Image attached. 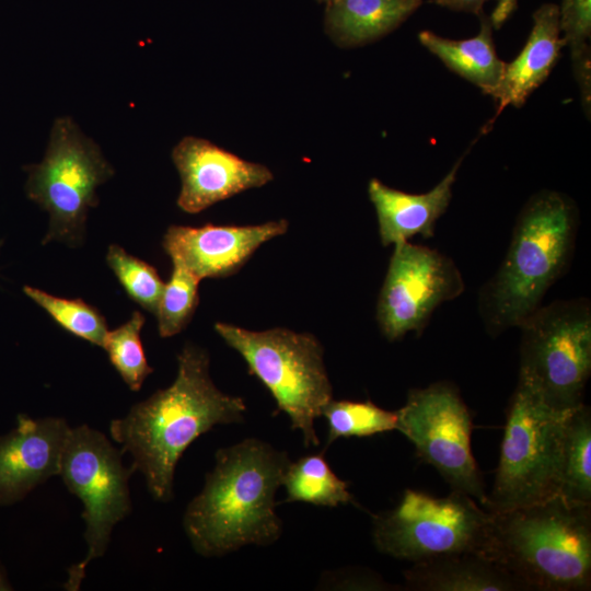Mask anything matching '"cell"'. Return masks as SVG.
<instances>
[{"mask_svg":"<svg viewBox=\"0 0 591 591\" xmlns=\"http://www.w3.org/2000/svg\"><path fill=\"white\" fill-rule=\"evenodd\" d=\"M182 181L177 206L197 213L233 195L273 181L271 171L250 162L209 140L183 138L172 151Z\"/></svg>","mask_w":591,"mask_h":591,"instance_id":"obj_13","label":"cell"},{"mask_svg":"<svg viewBox=\"0 0 591 591\" xmlns=\"http://www.w3.org/2000/svg\"><path fill=\"white\" fill-rule=\"evenodd\" d=\"M396 430L415 447L453 490L486 503L485 485L471 449L472 417L457 389L439 381L413 389L396 410Z\"/></svg>","mask_w":591,"mask_h":591,"instance_id":"obj_11","label":"cell"},{"mask_svg":"<svg viewBox=\"0 0 591 591\" xmlns=\"http://www.w3.org/2000/svg\"><path fill=\"white\" fill-rule=\"evenodd\" d=\"M70 428L60 417L18 415L16 427L0 437V507L23 500L59 475Z\"/></svg>","mask_w":591,"mask_h":591,"instance_id":"obj_15","label":"cell"},{"mask_svg":"<svg viewBox=\"0 0 591 591\" xmlns=\"http://www.w3.org/2000/svg\"><path fill=\"white\" fill-rule=\"evenodd\" d=\"M462 155L449 173L429 192L409 194L372 178L368 195L375 209L379 235L383 246L395 245L421 235L433 236L436 223L447 211L452 199Z\"/></svg>","mask_w":591,"mask_h":591,"instance_id":"obj_16","label":"cell"},{"mask_svg":"<svg viewBox=\"0 0 591 591\" xmlns=\"http://www.w3.org/2000/svg\"><path fill=\"white\" fill-rule=\"evenodd\" d=\"M174 382L135 404L109 422V433L123 453L131 455L148 491L157 501L174 497L176 465L185 450L217 425L244 421L246 404L220 391L209 373L207 351L186 344L177 357Z\"/></svg>","mask_w":591,"mask_h":591,"instance_id":"obj_1","label":"cell"},{"mask_svg":"<svg viewBox=\"0 0 591 591\" xmlns=\"http://www.w3.org/2000/svg\"><path fill=\"white\" fill-rule=\"evenodd\" d=\"M287 230L285 219L255 225H171L162 245L172 264L199 280L224 278L241 269L262 244Z\"/></svg>","mask_w":591,"mask_h":591,"instance_id":"obj_14","label":"cell"},{"mask_svg":"<svg viewBox=\"0 0 591 591\" xmlns=\"http://www.w3.org/2000/svg\"><path fill=\"white\" fill-rule=\"evenodd\" d=\"M482 13L480 28L474 37L454 40L422 31L418 34V39L447 68L489 95L501 77L505 62L499 59L495 49L490 19Z\"/></svg>","mask_w":591,"mask_h":591,"instance_id":"obj_20","label":"cell"},{"mask_svg":"<svg viewBox=\"0 0 591 591\" xmlns=\"http://www.w3.org/2000/svg\"><path fill=\"white\" fill-rule=\"evenodd\" d=\"M491 514L487 556L525 590H590L591 505L556 495Z\"/></svg>","mask_w":591,"mask_h":591,"instance_id":"obj_4","label":"cell"},{"mask_svg":"<svg viewBox=\"0 0 591 591\" xmlns=\"http://www.w3.org/2000/svg\"><path fill=\"white\" fill-rule=\"evenodd\" d=\"M569 412L551 408L518 381L507 410L494 487L484 505L487 511L500 513L558 495V449Z\"/></svg>","mask_w":591,"mask_h":591,"instance_id":"obj_8","label":"cell"},{"mask_svg":"<svg viewBox=\"0 0 591 591\" xmlns=\"http://www.w3.org/2000/svg\"><path fill=\"white\" fill-rule=\"evenodd\" d=\"M518 328V381L555 410L582 405L591 373L590 300L581 297L541 304Z\"/></svg>","mask_w":591,"mask_h":591,"instance_id":"obj_6","label":"cell"},{"mask_svg":"<svg viewBox=\"0 0 591 591\" xmlns=\"http://www.w3.org/2000/svg\"><path fill=\"white\" fill-rule=\"evenodd\" d=\"M24 293L68 333L95 346H104L108 333L104 316L81 299H63L25 286Z\"/></svg>","mask_w":591,"mask_h":591,"instance_id":"obj_24","label":"cell"},{"mask_svg":"<svg viewBox=\"0 0 591 591\" xmlns=\"http://www.w3.org/2000/svg\"><path fill=\"white\" fill-rule=\"evenodd\" d=\"M579 228V209L566 194L542 189L520 210L507 253L478 293L486 332L496 337L520 324L568 270Z\"/></svg>","mask_w":591,"mask_h":591,"instance_id":"obj_3","label":"cell"},{"mask_svg":"<svg viewBox=\"0 0 591 591\" xmlns=\"http://www.w3.org/2000/svg\"><path fill=\"white\" fill-rule=\"evenodd\" d=\"M558 23L571 57L590 50L587 42L591 36V0H561Z\"/></svg>","mask_w":591,"mask_h":591,"instance_id":"obj_28","label":"cell"},{"mask_svg":"<svg viewBox=\"0 0 591 591\" xmlns=\"http://www.w3.org/2000/svg\"><path fill=\"white\" fill-rule=\"evenodd\" d=\"M420 5L421 0H332L324 26L337 46H362L397 28Z\"/></svg>","mask_w":591,"mask_h":591,"instance_id":"obj_19","label":"cell"},{"mask_svg":"<svg viewBox=\"0 0 591 591\" xmlns=\"http://www.w3.org/2000/svg\"><path fill=\"white\" fill-rule=\"evenodd\" d=\"M414 591H522L524 586L493 559L457 554L416 563L404 571Z\"/></svg>","mask_w":591,"mask_h":591,"instance_id":"obj_18","label":"cell"},{"mask_svg":"<svg viewBox=\"0 0 591 591\" xmlns=\"http://www.w3.org/2000/svg\"><path fill=\"white\" fill-rule=\"evenodd\" d=\"M106 260L128 297L155 314L164 288L157 269L116 244L108 247Z\"/></svg>","mask_w":591,"mask_h":591,"instance_id":"obj_27","label":"cell"},{"mask_svg":"<svg viewBox=\"0 0 591 591\" xmlns=\"http://www.w3.org/2000/svg\"><path fill=\"white\" fill-rule=\"evenodd\" d=\"M327 422L328 447L338 438L369 437L396 429L397 413L371 401H329L322 409Z\"/></svg>","mask_w":591,"mask_h":591,"instance_id":"obj_23","label":"cell"},{"mask_svg":"<svg viewBox=\"0 0 591 591\" xmlns=\"http://www.w3.org/2000/svg\"><path fill=\"white\" fill-rule=\"evenodd\" d=\"M436 4L456 11L480 14L488 0H433Z\"/></svg>","mask_w":591,"mask_h":591,"instance_id":"obj_29","label":"cell"},{"mask_svg":"<svg viewBox=\"0 0 591 591\" xmlns=\"http://www.w3.org/2000/svg\"><path fill=\"white\" fill-rule=\"evenodd\" d=\"M493 514L453 490L433 497L406 489L391 510L373 515V542L383 554L413 564L457 554L486 557Z\"/></svg>","mask_w":591,"mask_h":591,"instance_id":"obj_7","label":"cell"},{"mask_svg":"<svg viewBox=\"0 0 591 591\" xmlns=\"http://www.w3.org/2000/svg\"><path fill=\"white\" fill-rule=\"evenodd\" d=\"M215 459L183 518L194 551L220 557L245 545L275 543L282 533L275 496L291 463L288 453L247 438L219 449Z\"/></svg>","mask_w":591,"mask_h":591,"instance_id":"obj_2","label":"cell"},{"mask_svg":"<svg viewBox=\"0 0 591 591\" xmlns=\"http://www.w3.org/2000/svg\"><path fill=\"white\" fill-rule=\"evenodd\" d=\"M557 479L558 495L563 498L591 505V412L584 403L564 419Z\"/></svg>","mask_w":591,"mask_h":591,"instance_id":"obj_21","label":"cell"},{"mask_svg":"<svg viewBox=\"0 0 591 591\" xmlns=\"http://www.w3.org/2000/svg\"><path fill=\"white\" fill-rule=\"evenodd\" d=\"M316 1L323 2V3H327V2H329V1H332V0H316Z\"/></svg>","mask_w":591,"mask_h":591,"instance_id":"obj_32","label":"cell"},{"mask_svg":"<svg viewBox=\"0 0 591 591\" xmlns=\"http://www.w3.org/2000/svg\"><path fill=\"white\" fill-rule=\"evenodd\" d=\"M215 329L270 392L278 410L289 417L291 428L301 432L304 445L317 447L314 421L333 399L317 338L282 327L255 332L221 322L215 324Z\"/></svg>","mask_w":591,"mask_h":591,"instance_id":"obj_5","label":"cell"},{"mask_svg":"<svg viewBox=\"0 0 591 591\" xmlns=\"http://www.w3.org/2000/svg\"><path fill=\"white\" fill-rule=\"evenodd\" d=\"M565 46L558 23V7L542 4L533 13V26L520 54L505 63L501 77L489 93L497 103L496 117L506 106L521 107L528 97L547 79Z\"/></svg>","mask_w":591,"mask_h":591,"instance_id":"obj_17","label":"cell"},{"mask_svg":"<svg viewBox=\"0 0 591 591\" xmlns=\"http://www.w3.org/2000/svg\"><path fill=\"white\" fill-rule=\"evenodd\" d=\"M286 501L337 507L355 502L348 483L337 477L323 454H311L290 463L282 480Z\"/></svg>","mask_w":591,"mask_h":591,"instance_id":"obj_22","label":"cell"},{"mask_svg":"<svg viewBox=\"0 0 591 591\" xmlns=\"http://www.w3.org/2000/svg\"><path fill=\"white\" fill-rule=\"evenodd\" d=\"M144 316L136 311L118 328L106 335L103 349L112 366L131 391H139L153 369L149 366L140 338Z\"/></svg>","mask_w":591,"mask_h":591,"instance_id":"obj_25","label":"cell"},{"mask_svg":"<svg viewBox=\"0 0 591 591\" xmlns=\"http://www.w3.org/2000/svg\"><path fill=\"white\" fill-rule=\"evenodd\" d=\"M518 0H498L491 14L490 22L494 28L498 30L510 18L517 8Z\"/></svg>","mask_w":591,"mask_h":591,"instance_id":"obj_30","label":"cell"},{"mask_svg":"<svg viewBox=\"0 0 591 591\" xmlns=\"http://www.w3.org/2000/svg\"><path fill=\"white\" fill-rule=\"evenodd\" d=\"M123 454L103 432L88 425L69 430L59 476L82 502L88 552L68 568L66 590L80 589L86 566L105 554L113 529L131 512L129 478L136 471L124 465Z\"/></svg>","mask_w":591,"mask_h":591,"instance_id":"obj_9","label":"cell"},{"mask_svg":"<svg viewBox=\"0 0 591 591\" xmlns=\"http://www.w3.org/2000/svg\"><path fill=\"white\" fill-rule=\"evenodd\" d=\"M199 279L177 264L164 288L155 311L161 337L182 332L190 322L198 305Z\"/></svg>","mask_w":591,"mask_h":591,"instance_id":"obj_26","label":"cell"},{"mask_svg":"<svg viewBox=\"0 0 591 591\" xmlns=\"http://www.w3.org/2000/svg\"><path fill=\"white\" fill-rule=\"evenodd\" d=\"M13 588L8 580L7 573L0 564V591H10Z\"/></svg>","mask_w":591,"mask_h":591,"instance_id":"obj_31","label":"cell"},{"mask_svg":"<svg viewBox=\"0 0 591 591\" xmlns=\"http://www.w3.org/2000/svg\"><path fill=\"white\" fill-rule=\"evenodd\" d=\"M25 170L28 198L50 216L43 242L80 243L88 210L97 204L95 190L114 173L99 146L72 119L59 117L44 159Z\"/></svg>","mask_w":591,"mask_h":591,"instance_id":"obj_10","label":"cell"},{"mask_svg":"<svg viewBox=\"0 0 591 591\" xmlns=\"http://www.w3.org/2000/svg\"><path fill=\"white\" fill-rule=\"evenodd\" d=\"M463 276L452 258L409 241L394 245L376 303L383 336L395 341L420 335L433 311L463 293Z\"/></svg>","mask_w":591,"mask_h":591,"instance_id":"obj_12","label":"cell"}]
</instances>
